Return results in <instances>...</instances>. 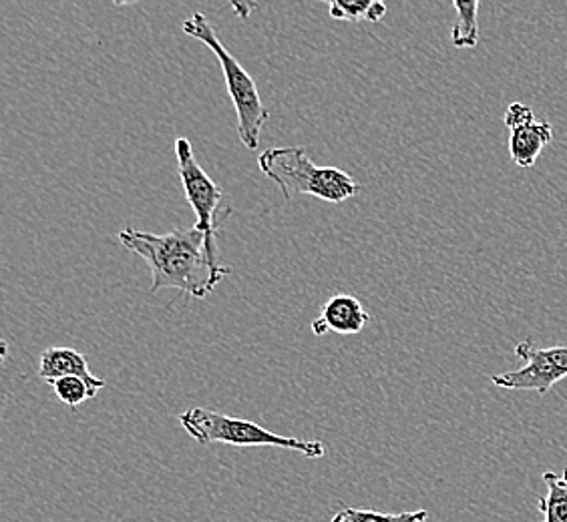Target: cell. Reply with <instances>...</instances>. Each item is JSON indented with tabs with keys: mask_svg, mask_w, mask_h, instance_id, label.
<instances>
[{
	"mask_svg": "<svg viewBox=\"0 0 567 522\" xmlns=\"http://www.w3.org/2000/svg\"><path fill=\"white\" fill-rule=\"evenodd\" d=\"M120 243L150 265L153 294L159 290H179L202 300L231 273L219 263L216 241L209 240L196 226L177 228L164 236L125 228L120 233Z\"/></svg>",
	"mask_w": 567,
	"mask_h": 522,
	"instance_id": "6da1fadb",
	"label": "cell"
},
{
	"mask_svg": "<svg viewBox=\"0 0 567 522\" xmlns=\"http://www.w3.org/2000/svg\"><path fill=\"white\" fill-rule=\"evenodd\" d=\"M268 179L280 187L284 199L312 196L328 203H344L359 194V181L339 167H317L302 147H272L258 157Z\"/></svg>",
	"mask_w": 567,
	"mask_h": 522,
	"instance_id": "7a4b0ae2",
	"label": "cell"
},
{
	"mask_svg": "<svg viewBox=\"0 0 567 522\" xmlns=\"http://www.w3.org/2000/svg\"><path fill=\"white\" fill-rule=\"evenodd\" d=\"M182 31L196 39L199 43L209 46V51L218 56L221 73L226 79L229 97L236 107L238 115V135L246 149L256 152L260 145L264 125L270 121V113L264 107L262 98L256 87V81L250 73L241 66L240 61L229 53L224 43L219 41L214 27L209 24L206 14L194 12L187 21L182 24Z\"/></svg>",
	"mask_w": 567,
	"mask_h": 522,
	"instance_id": "3957f363",
	"label": "cell"
},
{
	"mask_svg": "<svg viewBox=\"0 0 567 522\" xmlns=\"http://www.w3.org/2000/svg\"><path fill=\"white\" fill-rule=\"evenodd\" d=\"M179 425L197 445H228V447H274L300 452L306 458H324L327 447L318 440H300L290 436L276 435L264 426L214 413L208 408H189L179 414Z\"/></svg>",
	"mask_w": 567,
	"mask_h": 522,
	"instance_id": "277c9868",
	"label": "cell"
},
{
	"mask_svg": "<svg viewBox=\"0 0 567 522\" xmlns=\"http://www.w3.org/2000/svg\"><path fill=\"white\" fill-rule=\"evenodd\" d=\"M177 171L184 186L187 203L196 211V228L204 231L209 240L216 241L221 223L229 218L231 209L224 211V189L197 164L194 145L186 137L175 139Z\"/></svg>",
	"mask_w": 567,
	"mask_h": 522,
	"instance_id": "5b68a950",
	"label": "cell"
},
{
	"mask_svg": "<svg viewBox=\"0 0 567 522\" xmlns=\"http://www.w3.org/2000/svg\"><path fill=\"white\" fill-rule=\"evenodd\" d=\"M515 356L525 359L524 368L492 376L493 384L503 390L547 394L557 382L567 378V346L535 348L529 340H524L515 346Z\"/></svg>",
	"mask_w": 567,
	"mask_h": 522,
	"instance_id": "8992f818",
	"label": "cell"
},
{
	"mask_svg": "<svg viewBox=\"0 0 567 522\" xmlns=\"http://www.w3.org/2000/svg\"><path fill=\"white\" fill-rule=\"evenodd\" d=\"M509 129V155L517 167H534L542 152L554 139L547 121L535 119V111L524 103H512L505 113Z\"/></svg>",
	"mask_w": 567,
	"mask_h": 522,
	"instance_id": "52a82bcc",
	"label": "cell"
},
{
	"mask_svg": "<svg viewBox=\"0 0 567 522\" xmlns=\"http://www.w3.org/2000/svg\"><path fill=\"white\" fill-rule=\"evenodd\" d=\"M39 376L51 386L63 378H83L97 390L105 388V380L93 376L87 358L81 352L65 346L44 349L39 362Z\"/></svg>",
	"mask_w": 567,
	"mask_h": 522,
	"instance_id": "ba28073f",
	"label": "cell"
},
{
	"mask_svg": "<svg viewBox=\"0 0 567 522\" xmlns=\"http://www.w3.org/2000/svg\"><path fill=\"white\" fill-rule=\"evenodd\" d=\"M320 320L327 324L328 332H334L340 336H357L369 324L371 317L360 304L359 297L339 294L322 305Z\"/></svg>",
	"mask_w": 567,
	"mask_h": 522,
	"instance_id": "9c48e42d",
	"label": "cell"
},
{
	"mask_svg": "<svg viewBox=\"0 0 567 522\" xmlns=\"http://www.w3.org/2000/svg\"><path fill=\"white\" fill-rule=\"evenodd\" d=\"M457 22L451 29V44L455 49H475L480 44V2L477 0H453Z\"/></svg>",
	"mask_w": 567,
	"mask_h": 522,
	"instance_id": "30bf717a",
	"label": "cell"
},
{
	"mask_svg": "<svg viewBox=\"0 0 567 522\" xmlns=\"http://www.w3.org/2000/svg\"><path fill=\"white\" fill-rule=\"evenodd\" d=\"M546 497L537 502L542 512V522H567V468L561 474L551 470L544 472Z\"/></svg>",
	"mask_w": 567,
	"mask_h": 522,
	"instance_id": "8fae6325",
	"label": "cell"
},
{
	"mask_svg": "<svg viewBox=\"0 0 567 522\" xmlns=\"http://www.w3.org/2000/svg\"><path fill=\"white\" fill-rule=\"evenodd\" d=\"M53 390H55L56 398L65 406L75 408L79 404L87 403L91 398H95L99 392L97 388H93L89 382L83 378H63V380H56L53 384Z\"/></svg>",
	"mask_w": 567,
	"mask_h": 522,
	"instance_id": "7c38bea8",
	"label": "cell"
},
{
	"mask_svg": "<svg viewBox=\"0 0 567 522\" xmlns=\"http://www.w3.org/2000/svg\"><path fill=\"white\" fill-rule=\"evenodd\" d=\"M349 522H426L429 521V511L399 512V514H389V512L367 511V509H344Z\"/></svg>",
	"mask_w": 567,
	"mask_h": 522,
	"instance_id": "4fadbf2b",
	"label": "cell"
},
{
	"mask_svg": "<svg viewBox=\"0 0 567 522\" xmlns=\"http://www.w3.org/2000/svg\"><path fill=\"white\" fill-rule=\"evenodd\" d=\"M374 0H332L328 2L330 19L334 21H369V12Z\"/></svg>",
	"mask_w": 567,
	"mask_h": 522,
	"instance_id": "5bb4252c",
	"label": "cell"
},
{
	"mask_svg": "<svg viewBox=\"0 0 567 522\" xmlns=\"http://www.w3.org/2000/svg\"><path fill=\"white\" fill-rule=\"evenodd\" d=\"M231 9L236 11V14L238 17H241V19H248V14H250L251 11H256L258 7L256 4H251V2H231Z\"/></svg>",
	"mask_w": 567,
	"mask_h": 522,
	"instance_id": "9a60e30c",
	"label": "cell"
},
{
	"mask_svg": "<svg viewBox=\"0 0 567 522\" xmlns=\"http://www.w3.org/2000/svg\"><path fill=\"white\" fill-rule=\"evenodd\" d=\"M330 522H349V516H347V512L342 509V511L337 512V514L332 516V521Z\"/></svg>",
	"mask_w": 567,
	"mask_h": 522,
	"instance_id": "2e32d148",
	"label": "cell"
}]
</instances>
